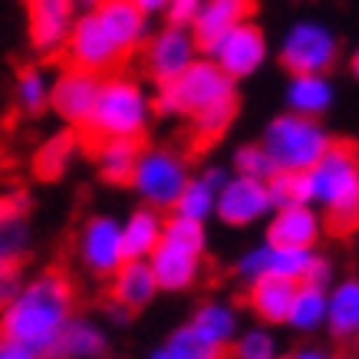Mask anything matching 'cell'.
<instances>
[{"mask_svg": "<svg viewBox=\"0 0 359 359\" xmlns=\"http://www.w3.org/2000/svg\"><path fill=\"white\" fill-rule=\"evenodd\" d=\"M349 73H353V79H359V46L353 50V60H349Z\"/></svg>", "mask_w": 359, "mask_h": 359, "instance_id": "cell-48", "label": "cell"}, {"mask_svg": "<svg viewBox=\"0 0 359 359\" xmlns=\"http://www.w3.org/2000/svg\"><path fill=\"white\" fill-rule=\"evenodd\" d=\"M267 273H271V241H264V244H254V248H248L238 257V261H234V277H238L241 283H248V287L254 280L267 277Z\"/></svg>", "mask_w": 359, "mask_h": 359, "instance_id": "cell-39", "label": "cell"}, {"mask_svg": "<svg viewBox=\"0 0 359 359\" xmlns=\"http://www.w3.org/2000/svg\"><path fill=\"white\" fill-rule=\"evenodd\" d=\"M96 13L122 53H132V50L145 46L149 36H152V33H149V17H145L132 0H106Z\"/></svg>", "mask_w": 359, "mask_h": 359, "instance_id": "cell-19", "label": "cell"}, {"mask_svg": "<svg viewBox=\"0 0 359 359\" xmlns=\"http://www.w3.org/2000/svg\"><path fill=\"white\" fill-rule=\"evenodd\" d=\"M231 353L238 359H277L280 343H277V333L267 330V323H264V327L241 330L238 339H234V346H231Z\"/></svg>", "mask_w": 359, "mask_h": 359, "instance_id": "cell-36", "label": "cell"}, {"mask_svg": "<svg viewBox=\"0 0 359 359\" xmlns=\"http://www.w3.org/2000/svg\"><path fill=\"white\" fill-rule=\"evenodd\" d=\"M149 261H152V271L158 277V287L168 294H185L201 280V254L182 248V244L162 241Z\"/></svg>", "mask_w": 359, "mask_h": 359, "instance_id": "cell-16", "label": "cell"}, {"mask_svg": "<svg viewBox=\"0 0 359 359\" xmlns=\"http://www.w3.org/2000/svg\"><path fill=\"white\" fill-rule=\"evenodd\" d=\"M50 93H53V79L40 66H23L13 79V102L23 116H40L50 106Z\"/></svg>", "mask_w": 359, "mask_h": 359, "instance_id": "cell-30", "label": "cell"}, {"mask_svg": "<svg viewBox=\"0 0 359 359\" xmlns=\"http://www.w3.org/2000/svg\"><path fill=\"white\" fill-rule=\"evenodd\" d=\"M327 333L337 343H356L359 337V277H343L330 287Z\"/></svg>", "mask_w": 359, "mask_h": 359, "instance_id": "cell-23", "label": "cell"}, {"mask_svg": "<svg viewBox=\"0 0 359 359\" xmlns=\"http://www.w3.org/2000/svg\"><path fill=\"white\" fill-rule=\"evenodd\" d=\"M277 60L287 73H330L339 60V36L320 20H297L283 33Z\"/></svg>", "mask_w": 359, "mask_h": 359, "instance_id": "cell-7", "label": "cell"}, {"mask_svg": "<svg viewBox=\"0 0 359 359\" xmlns=\"http://www.w3.org/2000/svg\"><path fill=\"white\" fill-rule=\"evenodd\" d=\"M310 283H320V287H333V264L327 261V257H316L313 271H310V277H306Z\"/></svg>", "mask_w": 359, "mask_h": 359, "instance_id": "cell-41", "label": "cell"}, {"mask_svg": "<svg viewBox=\"0 0 359 359\" xmlns=\"http://www.w3.org/2000/svg\"><path fill=\"white\" fill-rule=\"evenodd\" d=\"M99 89H102V79H99L96 69H86V66H66L63 73L53 76V93H50V109L56 112V119L73 126V129H86L93 112H96L99 102Z\"/></svg>", "mask_w": 359, "mask_h": 359, "instance_id": "cell-10", "label": "cell"}, {"mask_svg": "<svg viewBox=\"0 0 359 359\" xmlns=\"http://www.w3.org/2000/svg\"><path fill=\"white\" fill-rule=\"evenodd\" d=\"M323 211L306 201V205H290V208H273V218L267 224V241L271 244H304V248H316V241L323 234Z\"/></svg>", "mask_w": 359, "mask_h": 359, "instance_id": "cell-15", "label": "cell"}, {"mask_svg": "<svg viewBox=\"0 0 359 359\" xmlns=\"http://www.w3.org/2000/svg\"><path fill=\"white\" fill-rule=\"evenodd\" d=\"M69 320H73V283L60 271H43L30 277L11 300H4L0 333L4 339H13L36 359H43L53 356Z\"/></svg>", "mask_w": 359, "mask_h": 359, "instance_id": "cell-1", "label": "cell"}, {"mask_svg": "<svg viewBox=\"0 0 359 359\" xmlns=\"http://www.w3.org/2000/svg\"><path fill=\"white\" fill-rule=\"evenodd\" d=\"M139 155H142L139 139H99L96 152H93V162H96V172L102 182H109V185H129Z\"/></svg>", "mask_w": 359, "mask_h": 359, "instance_id": "cell-26", "label": "cell"}, {"mask_svg": "<svg viewBox=\"0 0 359 359\" xmlns=\"http://www.w3.org/2000/svg\"><path fill=\"white\" fill-rule=\"evenodd\" d=\"M271 185V198L273 208H290V205H306L313 201V182H310V172H273L267 178Z\"/></svg>", "mask_w": 359, "mask_h": 359, "instance_id": "cell-34", "label": "cell"}, {"mask_svg": "<svg viewBox=\"0 0 359 359\" xmlns=\"http://www.w3.org/2000/svg\"><path fill=\"white\" fill-rule=\"evenodd\" d=\"M76 0H27V36L40 56H53L66 50L69 33L79 17Z\"/></svg>", "mask_w": 359, "mask_h": 359, "instance_id": "cell-13", "label": "cell"}, {"mask_svg": "<svg viewBox=\"0 0 359 359\" xmlns=\"http://www.w3.org/2000/svg\"><path fill=\"white\" fill-rule=\"evenodd\" d=\"M4 215H20V218H27V211H30V198L23 195V191H13V195L4 198Z\"/></svg>", "mask_w": 359, "mask_h": 359, "instance_id": "cell-42", "label": "cell"}, {"mask_svg": "<svg viewBox=\"0 0 359 359\" xmlns=\"http://www.w3.org/2000/svg\"><path fill=\"white\" fill-rule=\"evenodd\" d=\"M356 353H359V337H356Z\"/></svg>", "mask_w": 359, "mask_h": 359, "instance_id": "cell-49", "label": "cell"}, {"mask_svg": "<svg viewBox=\"0 0 359 359\" xmlns=\"http://www.w3.org/2000/svg\"><path fill=\"white\" fill-rule=\"evenodd\" d=\"M273 215V198L267 178L231 172L218 195V221L228 228H250Z\"/></svg>", "mask_w": 359, "mask_h": 359, "instance_id": "cell-11", "label": "cell"}, {"mask_svg": "<svg viewBox=\"0 0 359 359\" xmlns=\"http://www.w3.org/2000/svg\"><path fill=\"white\" fill-rule=\"evenodd\" d=\"M106 353H109V337L89 316H73L53 349V356L60 359H102Z\"/></svg>", "mask_w": 359, "mask_h": 359, "instance_id": "cell-25", "label": "cell"}, {"mask_svg": "<svg viewBox=\"0 0 359 359\" xmlns=\"http://www.w3.org/2000/svg\"><path fill=\"white\" fill-rule=\"evenodd\" d=\"M155 116V99L129 76L102 79L96 112L86 129L96 139H142Z\"/></svg>", "mask_w": 359, "mask_h": 359, "instance_id": "cell-3", "label": "cell"}, {"mask_svg": "<svg viewBox=\"0 0 359 359\" xmlns=\"http://www.w3.org/2000/svg\"><path fill=\"white\" fill-rule=\"evenodd\" d=\"M316 248H304V244H271V273L287 277L294 283H304L310 277L316 264Z\"/></svg>", "mask_w": 359, "mask_h": 359, "instance_id": "cell-31", "label": "cell"}, {"mask_svg": "<svg viewBox=\"0 0 359 359\" xmlns=\"http://www.w3.org/2000/svg\"><path fill=\"white\" fill-rule=\"evenodd\" d=\"M149 356L152 359H218V353L198 337L195 330H191V323H185V327H178L168 337V343L155 346Z\"/></svg>", "mask_w": 359, "mask_h": 359, "instance_id": "cell-33", "label": "cell"}, {"mask_svg": "<svg viewBox=\"0 0 359 359\" xmlns=\"http://www.w3.org/2000/svg\"><path fill=\"white\" fill-rule=\"evenodd\" d=\"M165 224L162 211L152 205L135 208L129 218L122 221V238H126V254L129 257H139V261H149L158 244L165 241Z\"/></svg>", "mask_w": 359, "mask_h": 359, "instance_id": "cell-24", "label": "cell"}, {"mask_svg": "<svg viewBox=\"0 0 359 359\" xmlns=\"http://www.w3.org/2000/svg\"><path fill=\"white\" fill-rule=\"evenodd\" d=\"M215 63L234 79H250L254 73H261L271 46H267V33L250 20H241L238 27H231L228 33H221L215 43L205 50Z\"/></svg>", "mask_w": 359, "mask_h": 359, "instance_id": "cell-8", "label": "cell"}, {"mask_svg": "<svg viewBox=\"0 0 359 359\" xmlns=\"http://www.w3.org/2000/svg\"><path fill=\"white\" fill-rule=\"evenodd\" d=\"M231 172L238 175H254V178H271L277 172V162L273 155L267 152L264 142H248V145H238L234 155H231Z\"/></svg>", "mask_w": 359, "mask_h": 359, "instance_id": "cell-37", "label": "cell"}, {"mask_svg": "<svg viewBox=\"0 0 359 359\" xmlns=\"http://www.w3.org/2000/svg\"><path fill=\"white\" fill-rule=\"evenodd\" d=\"M313 205L323 211L327 231L353 234L359 228V149L333 142L330 152L310 168Z\"/></svg>", "mask_w": 359, "mask_h": 359, "instance_id": "cell-2", "label": "cell"}, {"mask_svg": "<svg viewBox=\"0 0 359 359\" xmlns=\"http://www.w3.org/2000/svg\"><path fill=\"white\" fill-rule=\"evenodd\" d=\"M30 224L20 215H4L0 218V261L4 267H17L20 257L30 250Z\"/></svg>", "mask_w": 359, "mask_h": 359, "instance_id": "cell-35", "label": "cell"}, {"mask_svg": "<svg viewBox=\"0 0 359 359\" xmlns=\"http://www.w3.org/2000/svg\"><path fill=\"white\" fill-rule=\"evenodd\" d=\"M0 359H36V356H33L27 346H20V343L0 337Z\"/></svg>", "mask_w": 359, "mask_h": 359, "instance_id": "cell-44", "label": "cell"}, {"mask_svg": "<svg viewBox=\"0 0 359 359\" xmlns=\"http://www.w3.org/2000/svg\"><path fill=\"white\" fill-rule=\"evenodd\" d=\"M228 178H231L228 168H221V165H205L201 172L191 175V182L185 185V191L178 198L175 211H178V215H188V218H198V221L218 218V195H221V188H224Z\"/></svg>", "mask_w": 359, "mask_h": 359, "instance_id": "cell-18", "label": "cell"}, {"mask_svg": "<svg viewBox=\"0 0 359 359\" xmlns=\"http://www.w3.org/2000/svg\"><path fill=\"white\" fill-rule=\"evenodd\" d=\"M132 4H135L145 17H165V11H168L172 0H132Z\"/></svg>", "mask_w": 359, "mask_h": 359, "instance_id": "cell-45", "label": "cell"}, {"mask_svg": "<svg viewBox=\"0 0 359 359\" xmlns=\"http://www.w3.org/2000/svg\"><path fill=\"white\" fill-rule=\"evenodd\" d=\"M76 4H79V11H99L106 0H76Z\"/></svg>", "mask_w": 359, "mask_h": 359, "instance_id": "cell-47", "label": "cell"}, {"mask_svg": "<svg viewBox=\"0 0 359 359\" xmlns=\"http://www.w3.org/2000/svg\"><path fill=\"white\" fill-rule=\"evenodd\" d=\"M201 11H205V0H172L165 17H168V23H178V27H195Z\"/></svg>", "mask_w": 359, "mask_h": 359, "instance_id": "cell-40", "label": "cell"}, {"mask_svg": "<svg viewBox=\"0 0 359 359\" xmlns=\"http://www.w3.org/2000/svg\"><path fill=\"white\" fill-rule=\"evenodd\" d=\"M283 102L287 109L300 112V116H327L337 102V86L330 83L327 73H290L287 89H283Z\"/></svg>", "mask_w": 359, "mask_h": 359, "instance_id": "cell-20", "label": "cell"}, {"mask_svg": "<svg viewBox=\"0 0 359 359\" xmlns=\"http://www.w3.org/2000/svg\"><path fill=\"white\" fill-rule=\"evenodd\" d=\"M188 182H191V168L185 158L172 149L155 145V149H142L129 188L139 195L142 205H152L158 211H175Z\"/></svg>", "mask_w": 359, "mask_h": 359, "instance_id": "cell-6", "label": "cell"}, {"mask_svg": "<svg viewBox=\"0 0 359 359\" xmlns=\"http://www.w3.org/2000/svg\"><path fill=\"white\" fill-rule=\"evenodd\" d=\"M76 254H79V264L93 277H112L122 264L129 261L126 238H122V221L109 218V215L89 218L83 224V231H79Z\"/></svg>", "mask_w": 359, "mask_h": 359, "instance_id": "cell-12", "label": "cell"}, {"mask_svg": "<svg viewBox=\"0 0 359 359\" xmlns=\"http://www.w3.org/2000/svg\"><path fill=\"white\" fill-rule=\"evenodd\" d=\"M238 79L228 76L211 56H198L185 73L172 83L158 86L155 93V116H168V119H191L195 112L215 106L221 99L238 96L234 89Z\"/></svg>", "mask_w": 359, "mask_h": 359, "instance_id": "cell-4", "label": "cell"}, {"mask_svg": "<svg viewBox=\"0 0 359 359\" xmlns=\"http://www.w3.org/2000/svg\"><path fill=\"white\" fill-rule=\"evenodd\" d=\"M294 297H297V283L287 280V277H277V273H267V277H261V280H254L248 287L250 310L267 327H287Z\"/></svg>", "mask_w": 359, "mask_h": 359, "instance_id": "cell-17", "label": "cell"}, {"mask_svg": "<svg viewBox=\"0 0 359 359\" xmlns=\"http://www.w3.org/2000/svg\"><path fill=\"white\" fill-rule=\"evenodd\" d=\"M106 316H109L116 327H129L132 316H135V310H132V306H126V304H119V300H112V304L106 306Z\"/></svg>", "mask_w": 359, "mask_h": 359, "instance_id": "cell-43", "label": "cell"}, {"mask_svg": "<svg viewBox=\"0 0 359 359\" xmlns=\"http://www.w3.org/2000/svg\"><path fill=\"white\" fill-rule=\"evenodd\" d=\"M261 142L273 155L277 172L280 168L283 172H310L333 145L323 122L313 119V116H300L294 109H287L283 116H273L264 129Z\"/></svg>", "mask_w": 359, "mask_h": 359, "instance_id": "cell-5", "label": "cell"}, {"mask_svg": "<svg viewBox=\"0 0 359 359\" xmlns=\"http://www.w3.org/2000/svg\"><path fill=\"white\" fill-rule=\"evenodd\" d=\"M158 290H162V287H158V277H155V271H152V261L129 257L119 271L112 273V300L132 306L135 313L152 304Z\"/></svg>", "mask_w": 359, "mask_h": 359, "instance_id": "cell-22", "label": "cell"}, {"mask_svg": "<svg viewBox=\"0 0 359 359\" xmlns=\"http://www.w3.org/2000/svg\"><path fill=\"white\" fill-rule=\"evenodd\" d=\"M234 116H238V96H228V99H221V102H215V106H208V109L195 112L191 116V132H195L198 142L208 145V142L221 139L231 129Z\"/></svg>", "mask_w": 359, "mask_h": 359, "instance_id": "cell-32", "label": "cell"}, {"mask_svg": "<svg viewBox=\"0 0 359 359\" xmlns=\"http://www.w3.org/2000/svg\"><path fill=\"white\" fill-rule=\"evenodd\" d=\"M191 330H195L198 337L205 339L208 346L215 349V353H224V349L234 346V339L241 333V316L238 310L224 300H211V304H201L195 310V316L188 320Z\"/></svg>", "mask_w": 359, "mask_h": 359, "instance_id": "cell-21", "label": "cell"}, {"mask_svg": "<svg viewBox=\"0 0 359 359\" xmlns=\"http://www.w3.org/2000/svg\"><path fill=\"white\" fill-rule=\"evenodd\" d=\"M73 152H76V135L66 129L53 132V135L33 152V172H36V178H43V182L63 178V172L69 168V162H73Z\"/></svg>", "mask_w": 359, "mask_h": 359, "instance_id": "cell-29", "label": "cell"}, {"mask_svg": "<svg viewBox=\"0 0 359 359\" xmlns=\"http://www.w3.org/2000/svg\"><path fill=\"white\" fill-rule=\"evenodd\" d=\"M294 356L297 359H327V349H320V346H297Z\"/></svg>", "mask_w": 359, "mask_h": 359, "instance_id": "cell-46", "label": "cell"}, {"mask_svg": "<svg viewBox=\"0 0 359 359\" xmlns=\"http://www.w3.org/2000/svg\"><path fill=\"white\" fill-rule=\"evenodd\" d=\"M205 46L198 43L191 27H178V23H165L158 33L149 36L145 43V73L152 76L155 86H165L185 73L188 66L198 60Z\"/></svg>", "mask_w": 359, "mask_h": 359, "instance_id": "cell-9", "label": "cell"}, {"mask_svg": "<svg viewBox=\"0 0 359 359\" xmlns=\"http://www.w3.org/2000/svg\"><path fill=\"white\" fill-rule=\"evenodd\" d=\"M250 11H254V0H205V11L198 13L195 20V36L198 43L211 46L221 33H228L231 27H238L241 20H248Z\"/></svg>", "mask_w": 359, "mask_h": 359, "instance_id": "cell-27", "label": "cell"}, {"mask_svg": "<svg viewBox=\"0 0 359 359\" xmlns=\"http://www.w3.org/2000/svg\"><path fill=\"white\" fill-rule=\"evenodd\" d=\"M165 241H172V244H182V248H188V250L205 254V248H208L205 221L172 211V215H168V224H165Z\"/></svg>", "mask_w": 359, "mask_h": 359, "instance_id": "cell-38", "label": "cell"}, {"mask_svg": "<svg viewBox=\"0 0 359 359\" xmlns=\"http://www.w3.org/2000/svg\"><path fill=\"white\" fill-rule=\"evenodd\" d=\"M66 53H69V63L96 69V73L112 69V66L126 56L119 46H116V40L109 36V30L102 27V20H99L96 11H83L76 17V27H73V33H69Z\"/></svg>", "mask_w": 359, "mask_h": 359, "instance_id": "cell-14", "label": "cell"}, {"mask_svg": "<svg viewBox=\"0 0 359 359\" xmlns=\"http://www.w3.org/2000/svg\"><path fill=\"white\" fill-rule=\"evenodd\" d=\"M327 313H330V287H320V283H297V297L294 306H290V316H287V327L294 333H320L327 327Z\"/></svg>", "mask_w": 359, "mask_h": 359, "instance_id": "cell-28", "label": "cell"}]
</instances>
